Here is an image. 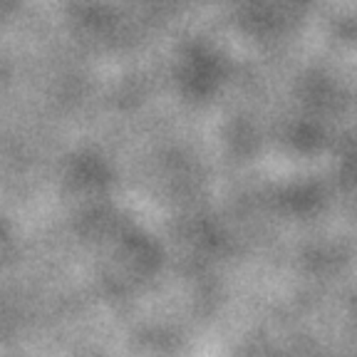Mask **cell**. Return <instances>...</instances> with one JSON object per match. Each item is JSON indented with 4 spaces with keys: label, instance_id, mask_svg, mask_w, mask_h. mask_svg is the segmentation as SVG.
Wrapping results in <instances>:
<instances>
[]
</instances>
